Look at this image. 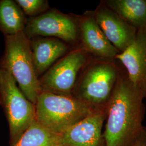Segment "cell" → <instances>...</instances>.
<instances>
[{
	"mask_svg": "<svg viewBox=\"0 0 146 146\" xmlns=\"http://www.w3.org/2000/svg\"><path fill=\"white\" fill-rule=\"evenodd\" d=\"M31 40V55L37 76L46 72L58 58L68 52L66 42L52 37H37Z\"/></svg>",
	"mask_w": 146,
	"mask_h": 146,
	"instance_id": "cell-12",
	"label": "cell"
},
{
	"mask_svg": "<svg viewBox=\"0 0 146 146\" xmlns=\"http://www.w3.org/2000/svg\"><path fill=\"white\" fill-rule=\"evenodd\" d=\"M121 67L116 59L93 58L80 74L72 96L94 110H107Z\"/></svg>",
	"mask_w": 146,
	"mask_h": 146,
	"instance_id": "cell-2",
	"label": "cell"
},
{
	"mask_svg": "<svg viewBox=\"0 0 146 146\" xmlns=\"http://www.w3.org/2000/svg\"><path fill=\"white\" fill-rule=\"evenodd\" d=\"M27 21L25 15L15 1L0 0V31L5 36L23 32Z\"/></svg>",
	"mask_w": 146,
	"mask_h": 146,
	"instance_id": "cell-14",
	"label": "cell"
},
{
	"mask_svg": "<svg viewBox=\"0 0 146 146\" xmlns=\"http://www.w3.org/2000/svg\"><path fill=\"white\" fill-rule=\"evenodd\" d=\"M35 119L48 131L60 135L95 110L72 96L43 92L37 99Z\"/></svg>",
	"mask_w": 146,
	"mask_h": 146,
	"instance_id": "cell-4",
	"label": "cell"
},
{
	"mask_svg": "<svg viewBox=\"0 0 146 146\" xmlns=\"http://www.w3.org/2000/svg\"><path fill=\"white\" fill-rule=\"evenodd\" d=\"M93 58L80 46L70 51L39 80L42 91L72 96L80 72Z\"/></svg>",
	"mask_w": 146,
	"mask_h": 146,
	"instance_id": "cell-6",
	"label": "cell"
},
{
	"mask_svg": "<svg viewBox=\"0 0 146 146\" xmlns=\"http://www.w3.org/2000/svg\"><path fill=\"white\" fill-rule=\"evenodd\" d=\"M115 59L124 68L131 82L137 87L146 101V26L137 31L135 40Z\"/></svg>",
	"mask_w": 146,
	"mask_h": 146,
	"instance_id": "cell-11",
	"label": "cell"
},
{
	"mask_svg": "<svg viewBox=\"0 0 146 146\" xmlns=\"http://www.w3.org/2000/svg\"><path fill=\"white\" fill-rule=\"evenodd\" d=\"M13 146H60L59 135L48 131L35 119Z\"/></svg>",
	"mask_w": 146,
	"mask_h": 146,
	"instance_id": "cell-15",
	"label": "cell"
},
{
	"mask_svg": "<svg viewBox=\"0 0 146 146\" xmlns=\"http://www.w3.org/2000/svg\"><path fill=\"white\" fill-rule=\"evenodd\" d=\"M25 15L36 17L46 12L49 8L48 2L45 0H16Z\"/></svg>",
	"mask_w": 146,
	"mask_h": 146,
	"instance_id": "cell-16",
	"label": "cell"
},
{
	"mask_svg": "<svg viewBox=\"0 0 146 146\" xmlns=\"http://www.w3.org/2000/svg\"><path fill=\"white\" fill-rule=\"evenodd\" d=\"M24 33L29 39L52 37L68 43L80 40L77 16L74 17L58 11H48L29 18Z\"/></svg>",
	"mask_w": 146,
	"mask_h": 146,
	"instance_id": "cell-7",
	"label": "cell"
},
{
	"mask_svg": "<svg viewBox=\"0 0 146 146\" xmlns=\"http://www.w3.org/2000/svg\"><path fill=\"white\" fill-rule=\"evenodd\" d=\"M0 106L9 129L13 146L35 120V106L27 99L10 74L0 68Z\"/></svg>",
	"mask_w": 146,
	"mask_h": 146,
	"instance_id": "cell-5",
	"label": "cell"
},
{
	"mask_svg": "<svg viewBox=\"0 0 146 146\" xmlns=\"http://www.w3.org/2000/svg\"><path fill=\"white\" fill-rule=\"evenodd\" d=\"M105 5L137 31L146 26V0H106Z\"/></svg>",
	"mask_w": 146,
	"mask_h": 146,
	"instance_id": "cell-13",
	"label": "cell"
},
{
	"mask_svg": "<svg viewBox=\"0 0 146 146\" xmlns=\"http://www.w3.org/2000/svg\"><path fill=\"white\" fill-rule=\"evenodd\" d=\"M131 146H146V127L144 126L140 134Z\"/></svg>",
	"mask_w": 146,
	"mask_h": 146,
	"instance_id": "cell-17",
	"label": "cell"
},
{
	"mask_svg": "<svg viewBox=\"0 0 146 146\" xmlns=\"http://www.w3.org/2000/svg\"><path fill=\"white\" fill-rule=\"evenodd\" d=\"M80 46L94 58L115 59L119 54L106 37L94 17L93 11L77 16Z\"/></svg>",
	"mask_w": 146,
	"mask_h": 146,
	"instance_id": "cell-9",
	"label": "cell"
},
{
	"mask_svg": "<svg viewBox=\"0 0 146 146\" xmlns=\"http://www.w3.org/2000/svg\"><path fill=\"white\" fill-rule=\"evenodd\" d=\"M144 100L141 91L131 82L122 66L107 108L103 133L106 146L131 145L144 127Z\"/></svg>",
	"mask_w": 146,
	"mask_h": 146,
	"instance_id": "cell-1",
	"label": "cell"
},
{
	"mask_svg": "<svg viewBox=\"0 0 146 146\" xmlns=\"http://www.w3.org/2000/svg\"><path fill=\"white\" fill-rule=\"evenodd\" d=\"M107 110H95L59 135L60 146H106L102 131Z\"/></svg>",
	"mask_w": 146,
	"mask_h": 146,
	"instance_id": "cell-8",
	"label": "cell"
},
{
	"mask_svg": "<svg viewBox=\"0 0 146 146\" xmlns=\"http://www.w3.org/2000/svg\"><path fill=\"white\" fill-rule=\"evenodd\" d=\"M5 36V52L0 58V68L10 74L27 99L35 104L42 89L33 64L31 40L24 31Z\"/></svg>",
	"mask_w": 146,
	"mask_h": 146,
	"instance_id": "cell-3",
	"label": "cell"
},
{
	"mask_svg": "<svg viewBox=\"0 0 146 146\" xmlns=\"http://www.w3.org/2000/svg\"><path fill=\"white\" fill-rule=\"evenodd\" d=\"M93 14L106 37L119 53L135 41L137 30L108 8L104 1L93 11Z\"/></svg>",
	"mask_w": 146,
	"mask_h": 146,
	"instance_id": "cell-10",
	"label": "cell"
}]
</instances>
